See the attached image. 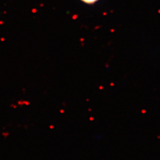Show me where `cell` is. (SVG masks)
Here are the masks:
<instances>
[{
    "label": "cell",
    "mask_w": 160,
    "mask_h": 160,
    "mask_svg": "<svg viewBox=\"0 0 160 160\" xmlns=\"http://www.w3.org/2000/svg\"><path fill=\"white\" fill-rule=\"evenodd\" d=\"M82 2L88 4H94L95 2H96L98 0H81Z\"/></svg>",
    "instance_id": "6da1fadb"
}]
</instances>
